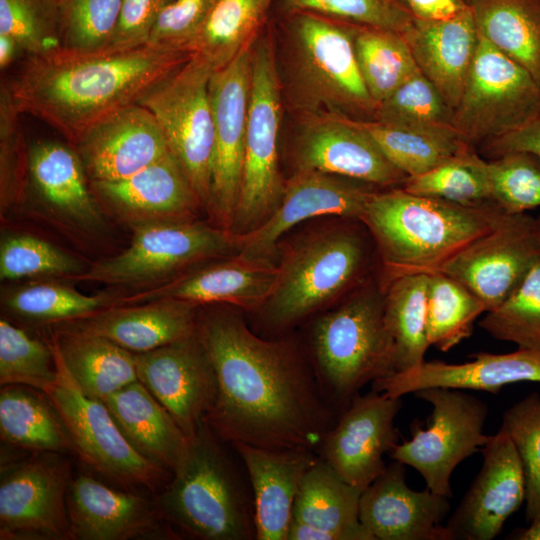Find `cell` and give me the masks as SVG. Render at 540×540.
Returning a JSON list of instances; mask_svg holds the SVG:
<instances>
[{"mask_svg": "<svg viewBox=\"0 0 540 540\" xmlns=\"http://www.w3.org/2000/svg\"><path fill=\"white\" fill-rule=\"evenodd\" d=\"M170 0H121L116 30L108 49L145 45L156 20Z\"/></svg>", "mask_w": 540, "mask_h": 540, "instance_id": "obj_55", "label": "cell"}, {"mask_svg": "<svg viewBox=\"0 0 540 540\" xmlns=\"http://www.w3.org/2000/svg\"><path fill=\"white\" fill-rule=\"evenodd\" d=\"M270 0H214L188 52L216 71L226 66L250 40Z\"/></svg>", "mask_w": 540, "mask_h": 540, "instance_id": "obj_40", "label": "cell"}, {"mask_svg": "<svg viewBox=\"0 0 540 540\" xmlns=\"http://www.w3.org/2000/svg\"><path fill=\"white\" fill-rule=\"evenodd\" d=\"M71 465L41 452L1 469L0 539L71 540L67 492Z\"/></svg>", "mask_w": 540, "mask_h": 540, "instance_id": "obj_13", "label": "cell"}, {"mask_svg": "<svg viewBox=\"0 0 540 540\" xmlns=\"http://www.w3.org/2000/svg\"><path fill=\"white\" fill-rule=\"evenodd\" d=\"M298 170L350 178L380 188L407 180L355 119L331 116L310 122L296 148Z\"/></svg>", "mask_w": 540, "mask_h": 540, "instance_id": "obj_25", "label": "cell"}, {"mask_svg": "<svg viewBox=\"0 0 540 540\" xmlns=\"http://www.w3.org/2000/svg\"><path fill=\"white\" fill-rule=\"evenodd\" d=\"M453 108L420 70L378 104L373 121L402 126H451Z\"/></svg>", "mask_w": 540, "mask_h": 540, "instance_id": "obj_48", "label": "cell"}, {"mask_svg": "<svg viewBox=\"0 0 540 540\" xmlns=\"http://www.w3.org/2000/svg\"><path fill=\"white\" fill-rule=\"evenodd\" d=\"M415 19L432 21L454 17L469 7L464 0H402Z\"/></svg>", "mask_w": 540, "mask_h": 540, "instance_id": "obj_57", "label": "cell"}, {"mask_svg": "<svg viewBox=\"0 0 540 540\" xmlns=\"http://www.w3.org/2000/svg\"><path fill=\"white\" fill-rule=\"evenodd\" d=\"M248 477L254 500L256 540H286L301 482L317 452L231 445Z\"/></svg>", "mask_w": 540, "mask_h": 540, "instance_id": "obj_28", "label": "cell"}, {"mask_svg": "<svg viewBox=\"0 0 540 540\" xmlns=\"http://www.w3.org/2000/svg\"><path fill=\"white\" fill-rule=\"evenodd\" d=\"M57 365L48 339L30 336L6 316L0 319V384L44 393L56 381Z\"/></svg>", "mask_w": 540, "mask_h": 540, "instance_id": "obj_44", "label": "cell"}, {"mask_svg": "<svg viewBox=\"0 0 540 540\" xmlns=\"http://www.w3.org/2000/svg\"><path fill=\"white\" fill-rule=\"evenodd\" d=\"M280 85L272 44L253 51L241 188L232 231L247 233L277 206L284 183L278 168Z\"/></svg>", "mask_w": 540, "mask_h": 540, "instance_id": "obj_10", "label": "cell"}, {"mask_svg": "<svg viewBox=\"0 0 540 540\" xmlns=\"http://www.w3.org/2000/svg\"><path fill=\"white\" fill-rule=\"evenodd\" d=\"M429 275H406L383 287L384 319L395 346L396 372L419 366L427 338ZM395 372V373H396Z\"/></svg>", "mask_w": 540, "mask_h": 540, "instance_id": "obj_38", "label": "cell"}, {"mask_svg": "<svg viewBox=\"0 0 540 540\" xmlns=\"http://www.w3.org/2000/svg\"><path fill=\"white\" fill-rule=\"evenodd\" d=\"M389 162L407 178L419 176L473 148L451 126H402L356 120Z\"/></svg>", "mask_w": 540, "mask_h": 540, "instance_id": "obj_36", "label": "cell"}, {"mask_svg": "<svg viewBox=\"0 0 540 540\" xmlns=\"http://www.w3.org/2000/svg\"><path fill=\"white\" fill-rule=\"evenodd\" d=\"M138 380L167 409L187 437L205 419L216 397V376L196 332L135 354Z\"/></svg>", "mask_w": 540, "mask_h": 540, "instance_id": "obj_20", "label": "cell"}, {"mask_svg": "<svg viewBox=\"0 0 540 540\" xmlns=\"http://www.w3.org/2000/svg\"><path fill=\"white\" fill-rule=\"evenodd\" d=\"M539 260L536 218L506 214L452 257L441 272L468 288L488 312L508 298Z\"/></svg>", "mask_w": 540, "mask_h": 540, "instance_id": "obj_16", "label": "cell"}, {"mask_svg": "<svg viewBox=\"0 0 540 540\" xmlns=\"http://www.w3.org/2000/svg\"><path fill=\"white\" fill-rule=\"evenodd\" d=\"M279 273L271 259L239 254L197 265L135 293L120 296L119 305L176 299L197 306L226 305L259 311L270 297Z\"/></svg>", "mask_w": 540, "mask_h": 540, "instance_id": "obj_19", "label": "cell"}, {"mask_svg": "<svg viewBox=\"0 0 540 540\" xmlns=\"http://www.w3.org/2000/svg\"><path fill=\"white\" fill-rule=\"evenodd\" d=\"M223 305L199 310L197 331L216 376L205 417L226 444L318 451L337 414L325 400L308 354L292 339L253 331Z\"/></svg>", "mask_w": 540, "mask_h": 540, "instance_id": "obj_1", "label": "cell"}, {"mask_svg": "<svg viewBox=\"0 0 540 540\" xmlns=\"http://www.w3.org/2000/svg\"><path fill=\"white\" fill-rule=\"evenodd\" d=\"M493 202L508 214L540 207V158L512 151L486 161Z\"/></svg>", "mask_w": 540, "mask_h": 540, "instance_id": "obj_49", "label": "cell"}, {"mask_svg": "<svg viewBox=\"0 0 540 540\" xmlns=\"http://www.w3.org/2000/svg\"><path fill=\"white\" fill-rule=\"evenodd\" d=\"M479 326L493 338L540 352V260L507 299L486 312Z\"/></svg>", "mask_w": 540, "mask_h": 540, "instance_id": "obj_45", "label": "cell"}, {"mask_svg": "<svg viewBox=\"0 0 540 540\" xmlns=\"http://www.w3.org/2000/svg\"><path fill=\"white\" fill-rule=\"evenodd\" d=\"M253 52L244 47L212 73L209 93L214 119L210 223L231 230L242 181Z\"/></svg>", "mask_w": 540, "mask_h": 540, "instance_id": "obj_15", "label": "cell"}, {"mask_svg": "<svg viewBox=\"0 0 540 540\" xmlns=\"http://www.w3.org/2000/svg\"><path fill=\"white\" fill-rule=\"evenodd\" d=\"M540 112L531 75L479 36L452 127L472 146L505 135Z\"/></svg>", "mask_w": 540, "mask_h": 540, "instance_id": "obj_12", "label": "cell"}, {"mask_svg": "<svg viewBox=\"0 0 540 540\" xmlns=\"http://www.w3.org/2000/svg\"><path fill=\"white\" fill-rule=\"evenodd\" d=\"M393 461L362 491L363 527L373 540H453L441 524L450 511L449 498L428 488L411 489L405 482V465Z\"/></svg>", "mask_w": 540, "mask_h": 540, "instance_id": "obj_23", "label": "cell"}, {"mask_svg": "<svg viewBox=\"0 0 540 540\" xmlns=\"http://www.w3.org/2000/svg\"><path fill=\"white\" fill-rule=\"evenodd\" d=\"M362 491L319 456L299 487L286 540H373L359 520Z\"/></svg>", "mask_w": 540, "mask_h": 540, "instance_id": "obj_30", "label": "cell"}, {"mask_svg": "<svg viewBox=\"0 0 540 540\" xmlns=\"http://www.w3.org/2000/svg\"><path fill=\"white\" fill-rule=\"evenodd\" d=\"M292 8L402 33L413 16L395 0H285Z\"/></svg>", "mask_w": 540, "mask_h": 540, "instance_id": "obj_53", "label": "cell"}, {"mask_svg": "<svg viewBox=\"0 0 540 540\" xmlns=\"http://www.w3.org/2000/svg\"><path fill=\"white\" fill-rule=\"evenodd\" d=\"M131 229L128 248L88 266L74 280L150 287L240 249L239 234L210 222H156Z\"/></svg>", "mask_w": 540, "mask_h": 540, "instance_id": "obj_7", "label": "cell"}, {"mask_svg": "<svg viewBox=\"0 0 540 540\" xmlns=\"http://www.w3.org/2000/svg\"><path fill=\"white\" fill-rule=\"evenodd\" d=\"M29 186L48 211L66 222L87 230L102 225V209L76 149L68 142L43 140L30 147Z\"/></svg>", "mask_w": 540, "mask_h": 540, "instance_id": "obj_32", "label": "cell"}, {"mask_svg": "<svg viewBox=\"0 0 540 540\" xmlns=\"http://www.w3.org/2000/svg\"><path fill=\"white\" fill-rule=\"evenodd\" d=\"M199 306L176 299L115 305L77 321L53 326L105 337L126 350L144 353L184 339L197 329Z\"/></svg>", "mask_w": 540, "mask_h": 540, "instance_id": "obj_29", "label": "cell"}, {"mask_svg": "<svg viewBox=\"0 0 540 540\" xmlns=\"http://www.w3.org/2000/svg\"><path fill=\"white\" fill-rule=\"evenodd\" d=\"M361 27L353 32L356 58L366 88L378 106L419 69L401 33Z\"/></svg>", "mask_w": 540, "mask_h": 540, "instance_id": "obj_41", "label": "cell"}, {"mask_svg": "<svg viewBox=\"0 0 540 540\" xmlns=\"http://www.w3.org/2000/svg\"><path fill=\"white\" fill-rule=\"evenodd\" d=\"M79 388L104 401L138 380L135 354L93 334L52 329L49 337Z\"/></svg>", "mask_w": 540, "mask_h": 540, "instance_id": "obj_34", "label": "cell"}, {"mask_svg": "<svg viewBox=\"0 0 540 540\" xmlns=\"http://www.w3.org/2000/svg\"><path fill=\"white\" fill-rule=\"evenodd\" d=\"M507 539L540 540V514L526 528L516 529Z\"/></svg>", "mask_w": 540, "mask_h": 540, "instance_id": "obj_59", "label": "cell"}, {"mask_svg": "<svg viewBox=\"0 0 540 540\" xmlns=\"http://www.w3.org/2000/svg\"><path fill=\"white\" fill-rule=\"evenodd\" d=\"M508 213L496 204L464 206L410 193L400 187L375 190L360 221L382 264V288L406 275H432Z\"/></svg>", "mask_w": 540, "mask_h": 540, "instance_id": "obj_3", "label": "cell"}, {"mask_svg": "<svg viewBox=\"0 0 540 540\" xmlns=\"http://www.w3.org/2000/svg\"><path fill=\"white\" fill-rule=\"evenodd\" d=\"M103 402L134 448L172 474L188 437L148 389L137 380Z\"/></svg>", "mask_w": 540, "mask_h": 540, "instance_id": "obj_33", "label": "cell"}, {"mask_svg": "<svg viewBox=\"0 0 540 540\" xmlns=\"http://www.w3.org/2000/svg\"><path fill=\"white\" fill-rule=\"evenodd\" d=\"M376 186L311 170H298L287 182L277 206L253 230L239 234L237 254L271 259L281 236L297 224L319 216L360 220Z\"/></svg>", "mask_w": 540, "mask_h": 540, "instance_id": "obj_18", "label": "cell"}, {"mask_svg": "<svg viewBox=\"0 0 540 540\" xmlns=\"http://www.w3.org/2000/svg\"><path fill=\"white\" fill-rule=\"evenodd\" d=\"M84 264L50 242L27 233L5 235L0 243V278L61 277L74 280Z\"/></svg>", "mask_w": 540, "mask_h": 540, "instance_id": "obj_46", "label": "cell"}, {"mask_svg": "<svg viewBox=\"0 0 540 540\" xmlns=\"http://www.w3.org/2000/svg\"><path fill=\"white\" fill-rule=\"evenodd\" d=\"M214 70L197 56L151 89L139 104L155 117L194 192L207 211L214 153L209 82Z\"/></svg>", "mask_w": 540, "mask_h": 540, "instance_id": "obj_8", "label": "cell"}, {"mask_svg": "<svg viewBox=\"0 0 540 540\" xmlns=\"http://www.w3.org/2000/svg\"><path fill=\"white\" fill-rule=\"evenodd\" d=\"M120 296L86 295L54 281L28 283L6 290L2 306L6 314L30 325H60L84 319L119 305Z\"/></svg>", "mask_w": 540, "mask_h": 540, "instance_id": "obj_39", "label": "cell"}, {"mask_svg": "<svg viewBox=\"0 0 540 540\" xmlns=\"http://www.w3.org/2000/svg\"><path fill=\"white\" fill-rule=\"evenodd\" d=\"M73 147L89 182L128 177L170 153L157 120L139 103L100 121Z\"/></svg>", "mask_w": 540, "mask_h": 540, "instance_id": "obj_26", "label": "cell"}, {"mask_svg": "<svg viewBox=\"0 0 540 540\" xmlns=\"http://www.w3.org/2000/svg\"><path fill=\"white\" fill-rule=\"evenodd\" d=\"M71 540L175 538L158 506L147 498L114 489L80 474L67 492Z\"/></svg>", "mask_w": 540, "mask_h": 540, "instance_id": "obj_24", "label": "cell"}, {"mask_svg": "<svg viewBox=\"0 0 540 540\" xmlns=\"http://www.w3.org/2000/svg\"><path fill=\"white\" fill-rule=\"evenodd\" d=\"M0 35L25 56L59 48L58 0H0Z\"/></svg>", "mask_w": 540, "mask_h": 540, "instance_id": "obj_52", "label": "cell"}, {"mask_svg": "<svg viewBox=\"0 0 540 540\" xmlns=\"http://www.w3.org/2000/svg\"><path fill=\"white\" fill-rule=\"evenodd\" d=\"M203 419L156 504L178 534L200 540H256L248 477Z\"/></svg>", "mask_w": 540, "mask_h": 540, "instance_id": "obj_4", "label": "cell"}, {"mask_svg": "<svg viewBox=\"0 0 540 540\" xmlns=\"http://www.w3.org/2000/svg\"><path fill=\"white\" fill-rule=\"evenodd\" d=\"M190 56L149 43L92 52L59 47L25 56L4 82L21 114L46 123L74 146L100 121L140 103Z\"/></svg>", "mask_w": 540, "mask_h": 540, "instance_id": "obj_2", "label": "cell"}, {"mask_svg": "<svg viewBox=\"0 0 540 540\" xmlns=\"http://www.w3.org/2000/svg\"><path fill=\"white\" fill-rule=\"evenodd\" d=\"M89 183L102 211L114 214L130 227L197 220L204 211L171 152L128 177Z\"/></svg>", "mask_w": 540, "mask_h": 540, "instance_id": "obj_22", "label": "cell"}, {"mask_svg": "<svg viewBox=\"0 0 540 540\" xmlns=\"http://www.w3.org/2000/svg\"><path fill=\"white\" fill-rule=\"evenodd\" d=\"M294 49L304 88L339 116L374 119L377 108L362 78L353 32L312 13L300 15L294 25Z\"/></svg>", "mask_w": 540, "mask_h": 540, "instance_id": "obj_14", "label": "cell"}, {"mask_svg": "<svg viewBox=\"0 0 540 540\" xmlns=\"http://www.w3.org/2000/svg\"><path fill=\"white\" fill-rule=\"evenodd\" d=\"M484 303L468 288L442 272L429 275L427 338L430 346L447 352L472 335Z\"/></svg>", "mask_w": 540, "mask_h": 540, "instance_id": "obj_42", "label": "cell"}, {"mask_svg": "<svg viewBox=\"0 0 540 540\" xmlns=\"http://www.w3.org/2000/svg\"><path fill=\"white\" fill-rule=\"evenodd\" d=\"M500 430L510 437L523 464L525 516L530 523L540 514V394L533 392L509 407Z\"/></svg>", "mask_w": 540, "mask_h": 540, "instance_id": "obj_51", "label": "cell"}, {"mask_svg": "<svg viewBox=\"0 0 540 540\" xmlns=\"http://www.w3.org/2000/svg\"><path fill=\"white\" fill-rule=\"evenodd\" d=\"M23 54L18 44L9 36L0 35V69H7L17 57Z\"/></svg>", "mask_w": 540, "mask_h": 540, "instance_id": "obj_58", "label": "cell"}, {"mask_svg": "<svg viewBox=\"0 0 540 540\" xmlns=\"http://www.w3.org/2000/svg\"><path fill=\"white\" fill-rule=\"evenodd\" d=\"M401 34L418 69L454 110L460 101L479 41L470 6L448 19L425 21L413 18Z\"/></svg>", "mask_w": 540, "mask_h": 540, "instance_id": "obj_31", "label": "cell"}, {"mask_svg": "<svg viewBox=\"0 0 540 540\" xmlns=\"http://www.w3.org/2000/svg\"><path fill=\"white\" fill-rule=\"evenodd\" d=\"M406 191L452 203L480 207L495 204L486 160L473 148L419 176L407 178Z\"/></svg>", "mask_w": 540, "mask_h": 540, "instance_id": "obj_43", "label": "cell"}, {"mask_svg": "<svg viewBox=\"0 0 540 540\" xmlns=\"http://www.w3.org/2000/svg\"><path fill=\"white\" fill-rule=\"evenodd\" d=\"M413 394L432 406L427 427L414 425L411 439L389 455L417 470L432 492L450 498L454 469L490 438L483 433L488 406L463 389L430 387Z\"/></svg>", "mask_w": 540, "mask_h": 540, "instance_id": "obj_11", "label": "cell"}, {"mask_svg": "<svg viewBox=\"0 0 540 540\" xmlns=\"http://www.w3.org/2000/svg\"><path fill=\"white\" fill-rule=\"evenodd\" d=\"M491 159L512 151H527L540 158V112L521 127L482 143Z\"/></svg>", "mask_w": 540, "mask_h": 540, "instance_id": "obj_56", "label": "cell"}, {"mask_svg": "<svg viewBox=\"0 0 540 540\" xmlns=\"http://www.w3.org/2000/svg\"><path fill=\"white\" fill-rule=\"evenodd\" d=\"M53 349L57 378L44 392L59 414L74 453L107 478L155 490L171 473L144 457L126 438L105 403L86 395Z\"/></svg>", "mask_w": 540, "mask_h": 540, "instance_id": "obj_9", "label": "cell"}, {"mask_svg": "<svg viewBox=\"0 0 540 540\" xmlns=\"http://www.w3.org/2000/svg\"><path fill=\"white\" fill-rule=\"evenodd\" d=\"M22 385L0 391V435L3 442L34 453H74L66 428L47 396Z\"/></svg>", "mask_w": 540, "mask_h": 540, "instance_id": "obj_37", "label": "cell"}, {"mask_svg": "<svg viewBox=\"0 0 540 540\" xmlns=\"http://www.w3.org/2000/svg\"><path fill=\"white\" fill-rule=\"evenodd\" d=\"M536 227H537V234L540 241V215L536 217Z\"/></svg>", "mask_w": 540, "mask_h": 540, "instance_id": "obj_60", "label": "cell"}, {"mask_svg": "<svg viewBox=\"0 0 540 540\" xmlns=\"http://www.w3.org/2000/svg\"><path fill=\"white\" fill-rule=\"evenodd\" d=\"M308 356L337 416L368 383L395 373V346L385 324L381 284L368 279L319 315L311 326Z\"/></svg>", "mask_w": 540, "mask_h": 540, "instance_id": "obj_5", "label": "cell"}, {"mask_svg": "<svg viewBox=\"0 0 540 540\" xmlns=\"http://www.w3.org/2000/svg\"><path fill=\"white\" fill-rule=\"evenodd\" d=\"M482 468L474 478L446 527L453 540H491L526 498L522 461L502 430L482 447Z\"/></svg>", "mask_w": 540, "mask_h": 540, "instance_id": "obj_21", "label": "cell"}, {"mask_svg": "<svg viewBox=\"0 0 540 540\" xmlns=\"http://www.w3.org/2000/svg\"><path fill=\"white\" fill-rule=\"evenodd\" d=\"M401 398L371 392L353 399L338 415L317 454L344 480L364 490L386 469L384 454L399 443L395 419Z\"/></svg>", "mask_w": 540, "mask_h": 540, "instance_id": "obj_17", "label": "cell"}, {"mask_svg": "<svg viewBox=\"0 0 540 540\" xmlns=\"http://www.w3.org/2000/svg\"><path fill=\"white\" fill-rule=\"evenodd\" d=\"M214 0H170L159 14L148 43L188 51Z\"/></svg>", "mask_w": 540, "mask_h": 540, "instance_id": "obj_54", "label": "cell"}, {"mask_svg": "<svg viewBox=\"0 0 540 540\" xmlns=\"http://www.w3.org/2000/svg\"><path fill=\"white\" fill-rule=\"evenodd\" d=\"M21 113L5 82L0 85V206L1 213L21 203L29 186V154Z\"/></svg>", "mask_w": 540, "mask_h": 540, "instance_id": "obj_50", "label": "cell"}, {"mask_svg": "<svg viewBox=\"0 0 540 540\" xmlns=\"http://www.w3.org/2000/svg\"><path fill=\"white\" fill-rule=\"evenodd\" d=\"M461 364L424 361L414 368L373 382L372 390L401 398L430 387L480 390L498 393L502 387L522 381L540 382V352L518 348L506 354L479 352Z\"/></svg>", "mask_w": 540, "mask_h": 540, "instance_id": "obj_27", "label": "cell"}, {"mask_svg": "<svg viewBox=\"0 0 540 540\" xmlns=\"http://www.w3.org/2000/svg\"><path fill=\"white\" fill-rule=\"evenodd\" d=\"M469 6L479 36L540 87V0H471Z\"/></svg>", "mask_w": 540, "mask_h": 540, "instance_id": "obj_35", "label": "cell"}, {"mask_svg": "<svg viewBox=\"0 0 540 540\" xmlns=\"http://www.w3.org/2000/svg\"><path fill=\"white\" fill-rule=\"evenodd\" d=\"M370 248L353 225L303 238L283 255L258 323L279 336L368 280Z\"/></svg>", "mask_w": 540, "mask_h": 540, "instance_id": "obj_6", "label": "cell"}, {"mask_svg": "<svg viewBox=\"0 0 540 540\" xmlns=\"http://www.w3.org/2000/svg\"><path fill=\"white\" fill-rule=\"evenodd\" d=\"M121 0H58L60 47L73 51H101L111 45Z\"/></svg>", "mask_w": 540, "mask_h": 540, "instance_id": "obj_47", "label": "cell"}]
</instances>
